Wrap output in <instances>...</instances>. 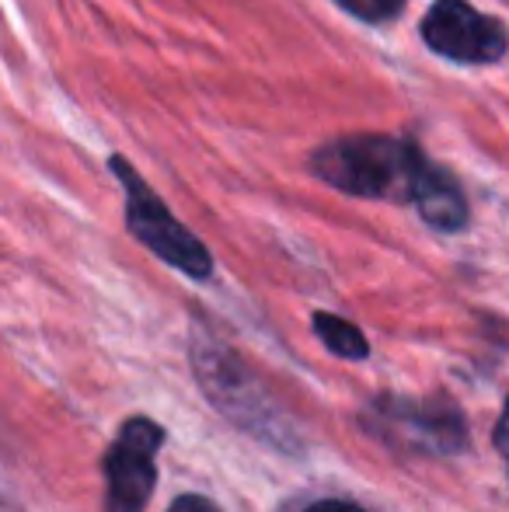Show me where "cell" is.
<instances>
[{
    "label": "cell",
    "instance_id": "1",
    "mask_svg": "<svg viewBox=\"0 0 509 512\" xmlns=\"http://www.w3.org/2000/svg\"><path fill=\"white\" fill-rule=\"evenodd\" d=\"M311 171L346 196L412 203L436 230H461L468 223L457 178L429 161L415 140L381 133L339 136L314 150Z\"/></svg>",
    "mask_w": 509,
    "mask_h": 512
},
{
    "label": "cell",
    "instance_id": "2",
    "mask_svg": "<svg viewBox=\"0 0 509 512\" xmlns=\"http://www.w3.org/2000/svg\"><path fill=\"white\" fill-rule=\"evenodd\" d=\"M109 168L116 171V178L126 185V227L140 244H147L161 262H168L171 269L185 272L192 279H206L213 272V258L206 251V244L196 234L182 227L175 220L168 206L154 196L147 182L136 175L126 164V157H112Z\"/></svg>",
    "mask_w": 509,
    "mask_h": 512
},
{
    "label": "cell",
    "instance_id": "3",
    "mask_svg": "<svg viewBox=\"0 0 509 512\" xmlns=\"http://www.w3.org/2000/svg\"><path fill=\"white\" fill-rule=\"evenodd\" d=\"M419 32L436 56L468 63V67L503 60L509 49V32L503 21L475 11L468 0H436L422 18Z\"/></svg>",
    "mask_w": 509,
    "mask_h": 512
},
{
    "label": "cell",
    "instance_id": "4",
    "mask_svg": "<svg viewBox=\"0 0 509 512\" xmlns=\"http://www.w3.org/2000/svg\"><path fill=\"white\" fill-rule=\"evenodd\" d=\"M164 443V429L150 418H129L105 453V509L143 512L154 495V457Z\"/></svg>",
    "mask_w": 509,
    "mask_h": 512
},
{
    "label": "cell",
    "instance_id": "5",
    "mask_svg": "<svg viewBox=\"0 0 509 512\" xmlns=\"http://www.w3.org/2000/svg\"><path fill=\"white\" fill-rule=\"evenodd\" d=\"M314 331H318L321 342H325L328 349L342 359H363L370 352L363 331L356 328V324L335 317V314H314Z\"/></svg>",
    "mask_w": 509,
    "mask_h": 512
},
{
    "label": "cell",
    "instance_id": "6",
    "mask_svg": "<svg viewBox=\"0 0 509 512\" xmlns=\"http://www.w3.org/2000/svg\"><path fill=\"white\" fill-rule=\"evenodd\" d=\"M332 4H339L346 14L367 21V25H384L405 11L408 0H332Z\"/></svg>",
    "mask_w": 509,
    "mask_h": 512
},
{
    "label": "cell",
    "instance_id": "7",
    "mask_svg": "<svg viewBox=\"0 0 509 512\" xmlns=\"http://www.w3.org/2000/svg\"><path fill=\"white\" fill-rule=\"evenodd\" d=\"M168 512H220V509L210 499H203V495H182V499L171 502Z\"/></svg>",
    "mask_w": 509,
    "mask_h": 512
},
{
    "label": "cell",
    "instance_id": "8",
    "mask_svg": "<svg viewBox=\"0 0 509 512\" xmlns=\"http://www.w3.org/2000/svg\"><path fill=\"white\" fill-rule=\"evenodd\" d=\"M496 446H499V453H506L509 457V398H506V408H503L499 425H496Z\"/></svg>",
    "mask_w": 509,
    "mask_h": 512
},
{
    "label": "cell",
    "instance_id": "9",
    "mask_svg": "<svg viewBox=\"0 0 509 512\" xmlns=\"http://www.w3.org/2000/svg\"><path fill=\"white\" fill-rule=\"evenodd\" d=\"M307 512H363V509L353 506V502H318V506H311Z\"/></svg>",
    "mask_w": 509,
    "mask_h": 512
}]
</instances>
